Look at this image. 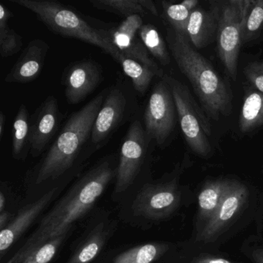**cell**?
Listing matches in <instances>:
<instances>
[{
	"mask_svg": "<svg viewBox=\"0 0 263 263\" xmlns=\"http://www.w3.org/2000/svg\"><path fill=\"white\" fill-rule=\"evenodd\" d=\"M144 25L143 17L133 15L124 19L116 27L102 30V33L118 49L121 55L141 63L155 72L162 79L164 70L151 57L139 36V30Z\"/></svg>",
	"mask_w": 263,
	"mask_h": 263,
	"instance_id": "cell-13",
	"label": "cell"
},
{
	"mask_svg": "<svg viewBox=\"0 0 263 263\" xmlns=\"http://www.w3.org/2000/svg\"><path fill=\"white\" fill-rule=\"evenodd\" d=\"M250 0L209 1L216 14L217 48L218 57L234 81L238 76V61L241 44V30L245 14Z\"/></svg>",
	"mask_w": 263,
	"mask_h": 263,
	"instance_id": "cell-8",
	"label": "cell"
},
{
	"mask_svg": "<svg viewBox=\"0 0 263 263\" xmlns=\"http://www.w3.org/2000/svg\"><path fill=\"white\" fill-rule=\"evenodd\" d=\"M138 3L145 11H148L154 16H158V10L152 0H138Z\"/></svg>",
	"mask_w": 263,
	"mask_h": 263,
	"instance_id": "cell-32",
	"label": "cell"
},
{
	"mask_svg": "<svg viewBox=\"0 0 263 263\" xmlns=\"http://www.w3.org/2000/svg\"><path fill=\"white\" fill-rule=\"evenodd\" d=\"M6 123H7V116L4 112L1 111L0 113V140H2L3 137H4Z\"/></svg>",
	"mask_w": 263,
	"mask_h": 263,
	"instance_id": "cell-34",
	"label": "cell"
},
{
	"mask_svg": "<svg viewBox=\"0 0 263 263\" xmlns=\"http://www.w3.org/2000/svg\"><path fill=\"white\" fill-rule=\"evenodd\" d=\"M107 88L73 112L53 144L26 172L24 200L32 201L56 187L67 189L85 172L93 152L92 128Z\"/></svg>",
	"mask_w": 263,
	"mask_h": 263,
	"instance_id": "cell-1",
	"label": "cell"
},
{
	"mask_svg": "<svg viewBox=\"0 0 263 263\" xmlns=\"http://www.w3.org/2000/svg\"><path fill=\"white\" fill-rule=\"evenodd\" d=\"M10 2L30 10L53 33L95 46L110 55L117 63L119 61L121 53L103 35L101 29L90 26L67 6L47 0H10Z\"/></svg>",
	"mask_w": 263,
	"mask_h": 263,
	"instance_id": "cell-6",
	"label": "cell"
},
{
	"mask_svg": "<svg viewBox=\"0 0 263 263\" xmlns=\"http://www.w3.org/2000/svg\"><path fill=\"white\" fill-rule=\"evenodd\" d=\"M119 218L111 211L97 208L83 224L81 233L70 246L64 263H95L118 232Z\"/></svg>",
	"mask_w": 263,
	"mask_h": 263,
	"instance_id": "cell-10",
	"label": "cell"
},
{
	"mask_svg": "<svg viewBox=\"0 0 263 263\" xmlns=\"http://www.w3.org/2000/svg\"><path fill=\"white\" fill-rule=\"evenodd\" d=\"M216 14L209 7L205 10L198 7L192 11L187 27V36L196 50H201L215 41L217 36Z\"/></svg>",
	"mask_w": 263,
	"mask_h": 263,
	"instance_id": "cell-19",
	"label": "cell"
},
{
	"mask_svg": "<svg viewBox=\"0 0 263 263\" xmlns=\"http://www.w3.org/2000/svg\"><path fill=\"white\" fill-rule=\"evenodd\" d=\"M244 74L249 82L263 93V60L249 63L245 67Z\"/></svg>",
	"mask_w": 263,
	"mask_h": 263,
	"instance_id": "cell-31",
	"label": "cell"
},
{
	"mask_svg": "<svg viewBox=\"0 0 263 263\" xmlns=\"http://www.w3.org/2000/svg\"><path fill=\"white\" fill-rule=\"evenodd\" d=\"M254 258L257 263H263V252L262 251H257L254 253Z\"/></svg>",
	"mask_w": 263,
	"mask_h": 263,
	"instance_id": "cell-35",
	"label": "cell"
},
{
	"mask_svg": "<svg viewBox=\"0 0 263 263\" xmlns=\"http://www.w3.org/2000/svg\"><path fill=\"white\" fill-rule=\"evenodd\" d=\"M248 190L244 184L232 181L218 210L206 223L198 236L199 241L209 242L213 241L232 220L236 216L246 202Z\"/></svg>",
	"mask_w": 263,
	"mask_h": 263,
	"instance_id": "cell-16",
	"label": "cell"
},
{
	"mask_svg": "<svg viewBox=\"0 0 263 263\" xmlns=\"http://www.w3.org/2000/svg\"><path fill=\"white\" fill-rule=\"evenodd\" d=\"M63 187L49 191L36 199L25 201L11 222L0 230V260L5 258L9 252L19 242L20 240L31 229L37 224L44 214L52 204L65 192Z\"/></svg>",
	"mask_w": 263,
	"mask_h": 263,
	"instance_id": "cell-12",
	"label": "cell"
},
{
	"mask_svg": "<svg viewBox=\"0 0 263 263\" xmlns=\"http://www.w3.org/2000/svg\"><path fill=\"white\" fill-rule=\"evenodd\" d=\"M118 155H104L66 189L52 204L21 248L30 247L55 237L74 233L84 224L98 203L115 182Z\"/></svg>",
	"mask_w": 263,
	"mask_h": 263,
	"instance_id": "cell-2",
	"label": "cell"
},
{
	"mask_svg": "<svg viewBox=\"0 0 263 263\" xmlns=\"http://www.w3.org/2000/svg\"><path fill=\"white\" fill-rule=\"evenodd\" d=\"M50 45L44 40L34 39L27 44L19 59L5 78L9 84H27L42 73Z\"/></svg>",
	"mask_w": 263,
	"mask_h": 263,
	"instance_id": "cell-18",
	"label": "cell"
},
{
	"mask_svg": "<svg viewBox=\"0 0 263 263\" xmlns=\"http://www.w3.org/2000/svg\"><path fill=\"white\" fill-rule=\"evenodd\" d=\"M232 181L217 180L206 184L198 195L199 217L208 221L215 215Z\"/></svg>",
	"mask_w": 263,
	"mask_h": 263,
	"instance_id": "cell-23",
	"label": "cell"
},
{
	"mask_svg": "<svg viewBox=\"0 0 263 263\" xmlns=\"http://www.w3.org/2000/svg\"><path fill=\"white\" fill-rule=\"evenodd\" d=\"M104 81L101 64L91 59L71 63L63 72L62 82L66 99L78 104L90 96Z\"/></svg>",
	"mask_w": 263,
	"mask_h": 263,
	"instance_id": "cell-14",
	"label": "cell"
},
{
	"mask_svg": "<svg viewBox=\"0 0 263 263\" xmlns=\"http://www.w3.org/2000/svg\"><path fill=\"white\" fill-rule=\"evenodd\" d=\"M12 153L19 161H25L30 154V117L25 104L20 106L13 121Z\"/></svg>",
	"mask_w": 263,
	"mask_h": 263,
	"instance_id": "cell-21",
	"label": "cell"
},
{
	"mask_svg": "<svg viewBox=\"0 0 263 263\" xmlns=\"http://www.w3.org/2000/svg\"><path fill=\"white\" fill-rule=\"evenodd\" d=\"M162 79L172 90L177 115L184 139L192 152L203 158L212 154L210 123L196 105L186 86L178 80L164 73Z\"/></svg>",
	"mask_w": 263,
	"mask_h": 263,
	"instance_id": "cell-9",
	"label": "cell"
},
{
	"mask_svg": "<svg viewBox=\"0 0 263 263\" xmlns=\"http://www.w3.org/2000/svg\"><path fill=\"white\" fill-rule=\"evenodd\" d=\"M13 16L7 7L0 4V54L3 58L19 53L24 44L22 36L9 26V21Z\"/></svg>",
	"mask_w": 263,
	"mask_h": 263,
	"instance_id": "cell-26",
	"label": "cell"
},
{
	"mask_svg": "<svg viewBox=\"0 0 263 263\" xmlns=\"http://www.w3.org/2000/svg\"><path fill=\"white\" fill-rule=\"evenodd\" d=\"M90 4L98 10L115 13L124 19L133 15H139L141 17L146 15L138 0H90Z\"/></svg>",
	"mask_w": 263,
	"mask_h": 263,
	"instance_id": "cell-30",
	"label": "cell"
},
{
	"mask_svg": "<svg viewBox=\"0 0 263 263\" xmlns=\"http://www.w3.org/2000/svg\"><path fill=\"white\" fill-rule=\"evenodd\" d=\"M139 114L137 93L127 80L120 78L107 95L95 119L91 132V143L96 153L108 143L120 127L132 123Z\"/></svg>",
	"mask_w": 263,
	"mask_h": 263,
	"instance_id": "cell-7",
	"label": "cell"
},
{
	"mask_svg": "<svg viewBox=\"0 0 263 263\" xmlns=\"http://www.w3.org/2000/svg\"><path fill=\"white\" fill-rule=\"evenodd\" d=\"M166 41L180 71L187 78L202 108L209 118L218 121L232 110V95L210 62L193 48L185 35L167 29Z\"/></svg>",
	"mask_w": 263,
	"mask_h": 263,
	"instance_id": "cell-3",
	"label": "cell"
},
{
	"mask_svg": "<svg viewBox=\"0 0 263 263\" xmlns=\"http://www.w3.org/2000/svg\"><path fill=\"white\" fill-rule=\"evenodd\" d=\"M198 0H184L178 4L162 1L161 5L164 19L168 23L171 28L187 36V27L191 14L198 7Z\"/></svg>",
	"mask_w": 263,
	"mask_h": 263,
	"instance_id": "cell-25",
	"label": "cell"
},
{
	"mask_svg": "<svg viewBox=\"0 0 263 263\" xmlns=\"http://www.w3.org/2000/svg\"><path fill=\"white\" fill-rule=\"evenodd\" d=\"M139 36L151 55L162 66L171 63V55L167 43L158 29L151 24H144L139 30Z\"/></svg>",
	"mask_w": 263,
	"mask_h": 263,
	"instance_id": "cell-27",
	"label": "cell"
},
{
	"mask_svg": "<svg viewBox=\"0 0 263 263\" xmlns=\"http://www.w3.org/2000/svg\"><path fill=\"white\" fill-rule=\"evenodd\" d=\"M118 64L122 67L124 74L132 81L134 89L140 97L145 95L154 78L158 77L152 69L121 54Z\"/></svg>",
	"mask_w": 263,
	"mask_h": 263,
	"instance_id": "cell-24",
	"label": "cell"
},
{
	"mask_svg": "<svg viewBox=\"0 0 263 263\" xmlns=\"http://www.w3.org/2000/svg\"><path fill=\"white\" fill-rule=\"evenodd\" d=\"M181 200L176 175L152 178L117 204L118 218L130 227L147 230L172 216Z\"/></svg>",
	"mask_w": 263,
	"mask_h": 263,
	"instance_id": "cell-4",
	"label": "cell"
},
{
	"mask_svg": "<svg viewBox=\"0 0 263 263\" xmlns=\"http://www.w3.org/2000/svg\"><path fill=\"white\" fill-rule=\"evenodd\" d=\"M263 30V0H250L245 14L241 30V44L255 41Z\"/></svg>",
	"mask_w": 263,
	"mask_h": 263,
	"instance_id": "cell-29",
	"label": "cell"
},
{
	"mask_svg": "<svg viewBox=\"0 0 263 263\" xmlns=\"http://www.w3.org/2000/svg\"><path fill=\"white\" fill-rule=\"evenodd\" d=\"M13 185L7 181L0 183V230L5 229L24 203Z\"/></svg>",
	"mask_w": 263,
	"mask_h": 263,
	"instance_id": "cell-28",
	"label": "cell"
},
{
	"mask_svg": "<svg viewBox=\"0 0 263 263\" xmlns=\"http://www.w3.org/2000/svg\"><path fill=\"white\" fill-rule=\"evenodd\" d=\"M263 126V93L258 90L246 93L238 120L240 132L250 133Z\"/></svg>",
	"mask_w": 263,
	"mask_h": 263,
	"instance_id": "cell-22",
	"label": "cell"
},
{
	"mask_svg": "<svg viewBox=\"0 0 263 263\" xmlns=\"http://www.w3.org/2000/svg\"><path fill=\"white\" fill-rule=\"evenodd\" d=\"M155 141L147 135L142 120L135 118L127 128L118 154V168L111 199L120 204L152 179Z\"/></svg>",
	"mask_w": 263,
	"mask_h": 263,
	"instance_id": "cell-5",
	"label": "cell"
},
{
	"mask_svg": "<svg viewBox=\"0 0 263 263\" xmlns=\"http://www.w3.org/2000/svg\"><path fill=\"white\" fill-rule=\"evenodd\" d=\"M171 251L164 241H144L107 249L95 263H158Z\"/></svg>",
	"mask_w": 263,
	"mask_h": 263,
	"instance_id": "cell-17",
	"label": "cell"
},
{
	"mask_svg": "<svg viewBox=\"0 0 263 263\" xmlns=\"http://www.w3.org/2000/svg\"><path fill=\"white\" fill-rule=\"evenodd\" d=\"M195 263H232L224 258H217V257L209 256V255H204V256H200L195 260Z\"/></svg>",
	"mask_w": 263,
	"mask_h": 263,
	"instance_id": "cell-33",
	"label": "cell"
},
{
	"mask_svg": "<svg viewBox=\"0 0 263 263\" xmlns=\"http://www.w3.org/2000/svg\"><path fill=\"white\" fill-rule=\"evenodd\" d=\"M61 114L54 96L47 97L30 116V154L39 158L50 147L61 126Z\"/></svg>",
	"mask_w": 263,
	"mask_h": 263,
	"instance_id": "cell-15",
	"label": "cell"
},
{
	"mask_svg": "<svg viewBox=\"0 0 263 263\" xmlns=\"http://www.w3.org/2000/svg\"><path fill=\"white\" fill-rule=\"evenodd\" d=\"M71 236L61 235L30 247L20 248L5 263H53Z\"/></svg>",
	"mask_w": 263,
	"mask_h": 263,
	"instance_id": "cell-20",
	"label": "cell"
},
{
	"mask_svg": "<svg viewBox=\"0 0 263 263\" xmlns=\"http://www.w3.org/2000/svg\"><path fill=\"white\" fill-rule=\"evenodd\" d=\"M176 107L170 87L158 81L150 93L143 115V124L155 144L163 149L170 144L176 126Z\"/></svg>",
	"mask_w": 263,
	"mask_h": 263,
	"instance_id": "cell-11",
	"label": "cell"
}]
</instances>
